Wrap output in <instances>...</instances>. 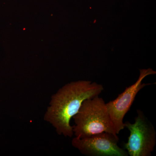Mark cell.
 Returning <instances> with one entry per match:
<instances>
[{
    "instance_id": "6da1fadb",
    "label": "cell",
    "mask_w": 156,
    "mask_h": 156,
    "mask_svg": "<svg viewBox=\"0 0 156 156\" xmlns=\"http://www.w3.org/2000/svg\"><path fill=\"white\" fill-rule=\"evenodd\" d=\"M103 86L90 81L81 80L66 84L51 98L44 120L56 129L57 134L71 137L73 135L70 121L77 113L84 101L99 95Z\"/></svg>"
},
{
    "instance_id": "7a4b0ae2",
    "label": "cell",
    "mask_w": 156,
    "mask_h": 156,
    "mask_svg": "<svg viewBox=\"0 0 156 156\" xmlns=\"http://www.w3.org/2000/svg\"><path fill=\"white\" fill-rule=\"evenodd\" d=\"M76 137L83 138L102 132L118 136L108 112L106 103L99 95L84 101L77 113L73 117Z\"/></svg>"
},
{
    "instance_id": "3957f363",
    "label": "cell",
    "mask_w": 156,
    "mask_h": 156,
    "mask_svg": "<svg viewBox=\"0 0 156 156\" xmlns=\"http://www.w3.org/2000/svg\"><path fill=\"white\" fill-rule=\"evenodd\" d=\"M136 112L134 123H124L125 128L130 131L124 149L130 156H151L156 144L154 127L142 111L138 109Z\"/></svg>"
},
{
    "instance_id": "277c9868",
    "label": "cell",
    "mask_w": 156,
    "mask_h": 156,
    "mask_svg": "<svg viewBox=\"0 0 156 156\" xmlns=\"http://www.w3.org/2000/svg\"><path fill=\"white\" fill-rule=\"evenodd\" d=\"M140 73L139 78L134 84L126 87L125 91L114 100L106 103L108 112L117 134L125 128L123 122L124 117L131 108L137 93L146 86L151 84L143 83V80L147 76L156 74V72L151 68L140 69Z\"/></svg>"
},
{
    "instance_id": "5b68a950",
    "label": "cell",
    "mask_w": 156,
    "mask_h": 156,
    "mask_svg": "<svg viewBox=\"0 0 156 156\" xmlns=\"http://www.w3.org/2000/svg\"><path fill=\"white\" fill-rule=\"evenodd\" d=\"M118 136L102 132L83 138L75 137L72 145L81 153L89 156H128L125 149L118 145Z\"/></svg>"
}]
</instances>
